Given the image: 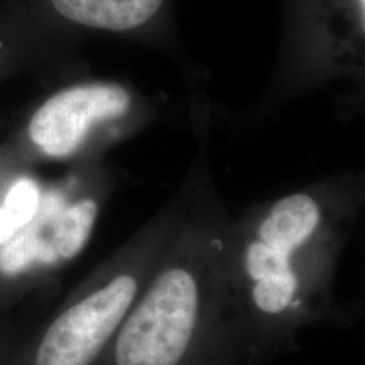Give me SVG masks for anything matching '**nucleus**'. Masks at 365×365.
I'll return each instance as SVG.
<instances>
[{"mask_svg":"<svg viewBox=\"0 0 365 365\" xmlns=\"http://www.w3.org/2000/svg\"><path fill=\"white\" fill-rule=\"evenodd\" d=\"M344 213L335 190L314 188L232 223L227 314L235 364L274 354L325 313Z\"/></svg>","mask_w":365,"mask_h":365,"instance_id":"nucleus-1","label":"nucleus"},{"mask_svg":"<svg viewBox=\"0 0 365 365\" xmlns=\"http://www.w3.org/2000/svg\"><path fill=\"white\" fill-rule=\"evenodd\" d=\"M232 223L182 215L112 341V365H237L227 314Z\"/></svg>","mask_w":365,"mask_h":365,"instance_id":"nucleus-2","label":"nucleus"},{"mask_svg":"<svg viewBox=\"0 0 365 365\" xmlns=\"http://www.w3.org/2000/svg\"><path fill=\"white\" fill-rule=\"evenodd\" d=\"M182 213L154 227L132 266L120 267L68 307L41 341L36 365H93L115 340L122 323L180 225Z\"/></svg>","mask_w":365,"mask_h":365,"instance_id":"nucleus-3","label":"nucleus"},{"mask_svg":"<svg viewBox=\"0 0 365 365\" xmlns=\"http://www.w3.org/2000/svg\"><path fill=\"white\" fill-rule=\"evenodd\" d=\"M130 105L129 90L122 85L108 81L73 85L41 105L27 134L46 156L68 158L78 153L95 127L124 117Z\"/></svg>","mask_w":365,"mask_h":365,"instance_id":"nucleus-4","label":"nucleus"},{"mask_svg":"<svg viewBox=\"0 0 365 365\" xmlns=\"http://www.w3.org/2000/svg\"><path fill=\"white\" fill-rule=\"evenodd\" d=\"M65 203V198L58 191H48L41 196L34 220L0 245V272L4 276H16L34 264L56 266L61 262L54 245V227L59 210Z\"/></svg>","mask_w":365,"mask_h":365,"instance_id":"nucleus-5","label":"nucleus"},{"mask_svg":"<svg viewBox=\"0 0 365 365\" xmlns=\"http://www.w3.org/2000/svg\"><path fill=\"white\" fill-rule=\"evenodd\" d=\"M58 16L88 29L127 33L153 21L164 0H49Z\"/></svg>","mask_w":365,"mask_h":365,"instance_id":"nucleus-6","label":"nucleus"},{"mask_svg":"<svg viewBox=\"0 0 365 365\" xmlns=\"http://www.w3.org/2000/svg\"><path fill=\"white\" fill-rule=\"evenodd\" d=\"M325 31L335 61L365 71V0H325Z\"/></svg>","mask_w":365,"mask_h":365,"instance_id":"nucleus-7","label":"nucleus"},{"mask_svg":"<svg viewBox=\"0 0 365 365\" xmlns=\"http://www.w3.org/2000/svg\"><path fill=\"white\" fill-rule=\"evenodd\" d=\"M41 188L29 178H21L12 185L0 207V245H4L14 234L34 220L41 205Z\"/></svg>","mask_w":365,"mask_h":365,"instance_id":"nucleus-8","label":"nucleus"}]
</instances>
